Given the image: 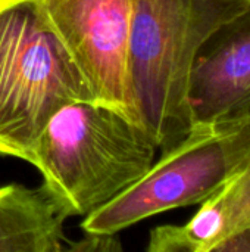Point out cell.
<instances>
[{"mask_svg": "<svg viewBox=\"0 0 250 252\" xmlns=\"http://www.w3.org/2000/svg\"><path fill=\"white\" fill-rule=\"evenodd\" d=\"M156 152L141 124L94 100H81L49 120L29 162L68 219L85 217L112 201L152 167Z\"/></svg>", "mask_w": 250, "mask_h": 252, "instance_id": "cell-1", "label": "cell"}, {"mask_svg": "<svg viewBox=\"0 0 250 252\" xmlns=\"http://www.w3.org/2000/svg\"><path fill=\"white\" fill-rule=\"evenodd\" d=\"M250 0H136L130 77L140 123L165 152L193 130L189 84L212 32Z\"/></svg>", "mask_w": 250, "mask_h": 252, "instance_id": "cell-2", "label": "cell"}, {"mask_svg": "<svg viewBox=\"0 0 250 252\" xmlns=\"http://www.w3.org/2000/svg\"><path fill=\"white\" fill-rule=\"evenodd\" d=\"M94 100L38 0H0V155L29 162L49 120Z\"/></svg>", "mask_w": 250, "mask_h": 252, "instance_id": "cell-3", "label": "cell"}, {"mask_svg": "<svg viewBox=\"0 0 250 252\" xmlns=\"http://www.w3.org/2000/svg\"><path fill=\"white\" fill-rule=\"evenodd\" d=\"M250 162V117L193 130L131 186L85 216L84 233L116 235L156 214L203 202Z\"/></svg>", "mask_w": 250, "mask_h": 252, "instance_id": "cell-4", "label": "cell"}, {"mask_svg": "<svg viewBox=\"0 0 250 252\" xmlns=\"http://www.w3.org/2000/svg\"><path fill=\"white\" fill-rule=\"evenodd\" d=\"M94 102L140 123L130 77L136 0H38Z\"/></svg>", "mask_w": 250, "mask_h": 252, "instance_id": "cell-5", "label": "cell"}, {"mask_svg": "<svg viewBox=\"0 0 250 252\" xmlns=\"http://www.w3.org/2000/svg\"><path fill=\"white\" fill-rule=\"evenodd\" d=\"M250 96V4L199 50L189 84L193 127L225 120Z\"/></svg>", "mask_w": 250, "mask_h": 252, "instance_id": "cell-6", "label": "cell"}, {"mask_svg": "<svg viewBox=\"0 0 250 252\" xmlns=\"http://www.w3.org/2000/svg\"><path fill=\"white\" fill-rule=\"evenodd\" d=\"M250 226V162L200 202L186 224H164L149 235V252H217Z\"/></svg>", "mask_w": 250, "mask_h": 252, "instance_id": "cell-7", "label": "cell"}, {"mask_svg": "<svg viewBox=\"0 0 250 252\" xmlns=\"http://www.w3.org/2000/svg\"><path fill=\"white\" fill-rule=\"evenodd\" d=\"M65 220L43 186L0 188V252L65 251Z\"/></svg>", "mask_w": 250, "mask_h": 252, "instance_id": "cell-8", "label": "cell"}, {"mask_svg": "<svg viewBox=\"0 0 250 252\" xmlns=\"http://www.w3.org/2000/svg\"><path fill=\"white\" fill-rule=\"evenodd\" d=\"M88 241H78L77 244L68 242L66 251H111L121 250V245L115 241V235H93L85 233Z\"/></svg>", "mask_w": 250, "mask_h": 252, "instance_id": "cell-9", "label": "cell"}, {"mask_svg": "<svg viewBox=\"0 0 250 252\" xmlns=\"http://www.w3.org/2000/svg\"><path fill=\"white\" fill-rule=\"evenodd\" d=\"M217 252H250V226L224 241Z\"/></svg>", "mask_w": 250, "mask_h": 252, "instance_id": "cell-10", "label": "cell"}, {"mask_svg": "<svg viewBox=\"0 0 250 252\" xmlns=\"http://www.w3.org/2000/svg\"><path fill=\"white\" fill-rule=\"evenodd\" d=\"M250 117V96L246 99V100H243L225 120H228V118H249Z\"/></svg>", "mask_w": 250, "mask_h": 252, "instance_id": "cell-11", "label": "cell"}]
</instances>
